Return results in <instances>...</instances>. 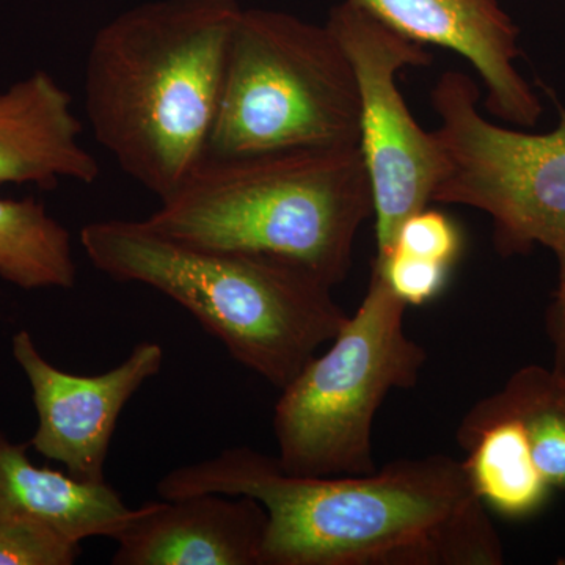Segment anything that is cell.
Listing matches in <instances>:
<instances>
[{
	"label": "cell",
	"mask_w": 565,
	"mask_h": 565,
	"mask_svg": "<svg viewBox=\"0 0 565 565\" xmlns=\"http://www.w3.org/2000/svg\"><path fill=\"white\" fill-rule=\"evenodd\" d=\"M0 278L21 289L74 288L68 230L35 199H0Z\"/></svg>",
	"instance_id": "15"
},
{
	"label": "cell",
	"mask_w": 565,
	"mask_h": 565,
	"mask_svg": "<svg viewBox=\"0 0 565 565\" xmlns=\"http://www.w3.org/2000/svg\"><path fill=\"white\" fill-rule=\"evenodd\" d=\"M415 43L456 52L479 74L486 109L514 128L531 129L544 106L519 68L520 31L500 0H352Z\"/></svg>",
	"instance_id": "10"
},
{
	"label": "cell",
	"mask_w": 565,
	"mask_h": 565,
	"mask_svg": "<svg viewBox=\"0 0 565 565\" xmlns=\"http://www.w3.org/2000/svg\"><path fill=\"white\" fill-rule=\"evenodd\" d=\"M327 28L341 44L360 96L362 151L375 217V259L392 250L405 218L434 203L444 177V152L408 110L397 74L433 62L426 46L405 39L352 0L334 6Z\"/></svg>",
	"instance_id": "8"
},
{
	"label": "cell",
	"mask_w": 565,
	"mask_h": 565,
	"mask_svg": "<svg viewBox=\"0 0 565 565\" xmlns=\"http://www.w3.org/2000/svg\"><path fill=\"white\" fill-rule=\"evenodd\" d=\"M360 147V96L326 25L243 10L234 25L206 158Z\"/></svg>",
	"instance_id": "5"
},
{
	"label": "cell",
	"mask_w": 565,
	"mask_h": 565,
	"mask_svg": "<svg viewBox=\"0 0 565 565\" xmlns=\"http://www.w3.org/2000/svg\"><path fill=\"white\" fill-rule=\"evenodd\" d=\"M267 512L244 494L150 501L117 537L114 565H262Z\"/></svg>",
	"instance_id": "11"
},
{
	"label": "cell",
	"mask_w": 565,
	"mask_h": 565,
	"mask_svg": "<svg viewBox=\"0 0 565 565\" xmlns=\"http://www.w3.org/2000/svg\"><path fill=\"white\" fill-rule=\"evenodd\" d=\"M471 487L490 512L527 520L548 503L552 486L539 471L525 426L514 415L475 404L457 429Z\"/></svg>",
	"instance_id": "14"
},
{
	"label": "cell",
	"mask_w": 565,
	"mask_h": 565,
	"mask_svg": "<svg viewBox=\"0 0 565 565\" xmlns=\"http://www.w3.org/2000/svg\"><path fill=\"white\" fill-rule=\"evenodd\" d=\"M28 448L0 430V515L74 545L92 537L115 539L136 516L137 509L106 481L84 482L36 467Z\"/></svg>",
	"instance_id": "13"
},
{
	"label": "cell",
	"mask_w": 565,
	"mask_h": 565,
	"mask_svg": "<svg viewBox=\"0 0 565 565\" xmlns=\"http://www.w3.org/2000/svg\"><path fill=\"white\" fill-rule=\"evenodd\" d=\"M546 326L555 344V353H565V289L556 294L555 302L550 307Z\"/></svg>",
	"instance_id": "20"
},
{
	"label": "cell",
	"mask_w": 565,
	"mask_h": 565,
	"mask_svg": "<svg viewBox=\"0 0 565 565\" xmlns=\"http://www.w3.org/2000/svg\"><path fill=\"white\" fill-rule=\"evenodd\" d=\"M237 0H152L96 32L85 63L93 136L159 200L206 159Z\"/></svg>",
	"instance_id": "2"
},
{
	"label": "cell",
	"mask_w": 565,
	"mask_h": 565,
	"mask_svg": "<svg viewBox=\"0 0 565 565\" xmlns=\"http://www.w3.org/2000/svg\"><path fill=\"white\" fill-rule=\"evenodd\" d=\"M481 92L460 71H446L430 93L440 125L444 177L434 203L462 204L489 215L501 255L544 247L557 262L556 294L565 289V109L548 132L487 120Z\"/></svg>",
	"instance_id": "7"
},
{
	"label": "cell",
	"mask_w": 565,
	"mask_h": 565,
	"mask_svg": "<svg viewBox=\"0 0 565 565\" xmlns=\"http://www.w3.org/2000/svg\"><path fill=\"white\" fill-rule=\"evenodd\" d=\"M462 245V233L456 223L444 212L427 206L405 218L397 230L393 248L452 267L459 259Z\"/></svg>",
	"instance_id": "18"
},
{
	"label": "cell",
	"mask_w": 565,
	"mask_h": 565,
	"mask_svg": "<svg viewBox=\"0 0 565 565\" xmlns=\"http://www.w3.org/2000/svg\"><path fill=\"white\" fill-rule=\"evenodd\" d=\"M81 245L99 273L170 297L236 362L278 390L340 333L349 315L333 288L297 264L178 243L145 221H98Z\"/></svg>",
	"instance_id": "3"
},
{
	"label": "cell",
	"mask_w": 565,
	"mask_h": 565,
	"mask_svg": "<svg viewBox=\"0 0 565 565\" xmlns=\"http://www.w3.org/2000/svg\"><path fill=\"white\" fill-rule=\"evenodd\" d=\"M162 500L244 494L267 512L262 565H501L504 546L462 460L404 457L366 475L299 476L233 446L174 468Z\"/></svg>",
	"instance_id": "1"
},
{
	"label": "cell",
	"mask_w": 565,
	"mask_h": 565,
	"mask_svg": "<svg viewBox=\"0 0 565 565\" xmlns=\"http://www.w3.org/2000/svg\"><path fill=\"white\" fill-rule=\"evenodd\" d=\"M82 131L68 92L51 74L35 71L18 81L0 93V184H92L102 167L82 147Z\"/></svg>",
	"instance_id": "12"
},
{
	"label": "cell",
	"mask_w": 565,
	"mask_h": 565,
	"mask_svg": "<svg viewBox=\"0 0 565 565\" xmlns=\"http://www.w3.org/2000/svg\"><path fill=\"white\" fill-rule=\"evenodd\" d=\"M373 214L362 151L351 147L206 158L143 221L193 247L297 264L334 288Z\"/></svg>",
	"instance_id": "4"
},
{
	"label": "cell",
	"mask_w": 565,
	"mask_h": 565,
	"mask_svg": "<svg viewBox=\"0 0 565 565\" xmlns=\"http://www.w3.org/2000/svg\"><path fill=\"white\" fill-rule=\"evenodd\" d=\"M81 545L0 515V565H71Z\"/></svg>",
	"instance_id": "19"
},
{
	"label": "cell",
	"mask_w": 565,
	"mask_h": 565,
	"mask_svg": "<svg viewBox=\"0 0 565 565\" xmlns=\"http://www.w3.org/2000/svg\"><path fill=\"white\" fill-rule=\"evenodd\" d=\"M11 352L28 377L39 415L33 449L79 481H106L104 465L118 418L145 382L161 373L162 345L136 344L125 362L98 375L58 370L41 355L28 330L14 334Z\"/></svg>",
	"instance_id": "9"
},
{
	"label": "cell",
	"mask_w": 565,
	"mask_h": 565,
	"mask_svg": "<svg viewBox=\"0 0 565 565\" xmlns=\"http://www.w3.org/2000/svg\"><path fill=\"white\" fill-rule=\"evenodd\" d=\"M407 305L373 269L355 313L275 404L278 463L299 476L374 471L375 416L394 390L418 385L427 352L405 330Z\"/></svg>",
	"instance_id": "6"
},
{
	"label": "cell",
	"mask_w": 565,
	"mask_h": 565,
	"mask_svg": "<svg viewBox=\"0 0 565 565\" xmlns=\"http://www.w3.org/2000/svg\"><path fill=\"white\" fill-rule=\"evenodd\" d=\"M373 269L384 277L390 289L407 307H423L437 299L444 292L451 273V266L448 264L430 262L396 248L384 258H374Z\"/></svg>",
	"instance_id": "17"
},
{
	"label": "cell",
	"mask_w": 565,
	"mask_h": 565,
	"mask_svg": "<svg viewBox=\"0 0 565 565\" xmlns=\"http://www.w3.org/2000/svg\"><path fill=\"white\" fill-rule=\"evenodd\" d=\"M556 381V396L565 411V353H555V366L552 367Z\"/></svg>",
	"instance_id": "21"
},
{
	"label": "cell",
	"mask_w": 565,
	"mask_h": 565,
	"mask_svg": "<svg viewBox=\"0 0 565 565\" xmlns=\"http://www.w3.org/2000/svg\"><path fill=\"white\" fill-rule=\"evenodd\" d=\"M478 405L516 416L525 426L539 471L553 490H565V411L557 401L552 370L537 364L522 367Z\"/></svg>",
	"instance_id": "16"
}]
</instances>
